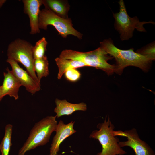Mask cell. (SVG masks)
Wrapping results in <instances>:
<instances>
[{
    "mask_svg": "<svg viewBox=\"0 0 155 155\" xmlns=\"http://www.w3.org/2000/svg\"><path fill=\"white\" fill-rule=\"evenodd\" d=\"M100 46L116 61L115 72L121 74L124 69L128 66L138 67L142 70L147 71L152 61L146 57L134 51L132 48L127 50H121L116 47L110 38L100 42Z\"/></svg>",
    "mask_w": 155,
    "mask_h": 155,
    "instance_id": "obj_1",
    "label": "cell"
},
{
    "mask_svg": "<svg viewBox=\"0 0 155 155\" xmlns=\"http://www.w3.org/2000/svg\"><path fill=\"white\" fill-rule=\"evenodd\" d=\"M59 57L67 59L78 61L84 63L87 66L94 67L104 71L108 75L115 72V65L109 64L108 61L113 58L101 46L89 52H83L65 49L62 51Z\"/></svg>",
    "mask_w": 155,
    "mask_h": 155,
    "instance_id": "obj_2",
    "label": "cell"
},
{
    "mask_svg": "<svg viewBox=\"0 0 155 155\" xmlns=\"http://www.w3.org/2000/svg\"><path fill=\"white\" fill-rule=\"evenodd\" d=\"M56 117V116H47L36 123L18 155H24L28 151L48 143L51 134L55 131L57 124Z\"/></svg>",
    "mask_w": 155,
    "mask_h": 155,
    "instance_id": "obj_3",
    "label": "cell"
},
{
    "mask_svg": "<svg viewBox=\"0 0 155 155\" xmlns=\"http://www.w3.org/2000/svg\"><path fill=\"white\" fill-rule=\"evenodd\" d=\"M106 118L98 124V130L93 131L89 137L98 140L102 146L101 151L96 155H124L127 152L120 147L119 139L114 134L115 127L109 118Z\"/></svg>",
    "mask_w": 155,
    "mask_h": 155,
    "instance_id": "obj_4",
    "label": "cell"
},
{
    "mask_svg": "<svg viewBox=\"0 0 155 155\" xmlns=\"http://www.w3.org/2000/svg\"><path fill=\"white\" fill-rule=\"evenodd\" d=\"M34 46L24 40L18 38L11 42L7 49L8 59L22 64L27 72L40 85L34 69Z\"/></svg>",
    "mask_w": 155,
    "mask_h": 155,
    "instance_id": "obj_5",
    "label": "cell"
},
{
    "mask_svg": "<svg viewBox=\"0 0 155 155\" xmlns=\"http://www.w3.org/2000/svg\"><path fill=\"white\" fill-rule=\"evenodd\" d=\"M119 11L113 13L115 19L114 27L120 34L121 40H127L132 37L135 29L141 32H146L143 27L146 24H154L152 21L141 22L137 17H130L128 14L124 1L120 0L119 2Z\"/></svg>",
    "mask_w": 155,
    "mask_h": 155,
    "instance_id": "obj_6",
    "label": "cell"
},
{
    "mask_svg": "<svg viewBox=\"0 0 155 155\" xmlns=\"http://www.w3.org/2000/svg\"><path fill=\"white\" fill-rule=\"evenodd\" d=\"M38 25L39 29L44 30H46L49 25L53 26L59 34L63 38H66L68 35H72L80 39L82 38V34L73 27L70 18H61L46 8L40 10Z\"/></svg>",
    "mask_w": 155,
    "mask_h": 155,
    "instance_id": "obj_7",
    "label": "cell"
},
{
    "mask_svg": "<svg viewBox=\"0 0 155 155\" xmlns=\"http://www.w3.org/2000/svg\"><path fill=\"white\" fill-rule=\"evenodd\" d=\"M115 136H121L127 137L125 141H119V144L121 148L127 146L134 150L135 155H155L154 151L145 142L140 138L136 129L123 131L121 130L114 131Z\"/></svg>",
    "mask_w": 155,
    "mask_h": 155,
    "instance_id": "obj_8",
    "label": "cell"
},
{
    "mask_svg": "<svg viewBox=\"0 0 155 155\" xmlns=\"http://www.w3.org/2000/svg\"><path fill=\"white\" fill-rule=\"evenodd\" d=\"M75 121L67 124L60 120L55 130L56 134L53 137L50 148L49 155H58L61 144L67 138L75 133L73 128Z\"/></svg>",
    "mask_w": 155,
    "mask_h": 155,
    "instance_id": "obj_9",
    "label": "cell"
},
{
    "mask_svg": "<svg viewBox=\"0 0 155 155\" xmlns=\"http://www.w3.org/2000/svg\"><path fill=\"white\" fill-rule=\"evenodd\" d=\"M7 62L12 68V73L19 80L22 86H24L26 90L32 94H34L40 89V85L38 83L28 74L14 60L7 59Z\"/></svg>",
    "mask_w": 155,
    "mask_h": 155,
    "instance_id": "obj_10",
    "label": "cell"
},
{
    "mask_svg": "<svg viewBox=\"0 0 155 155\" xmlns=\"http://www.w3.org/2000/svg\"><path fill=\"white\" fill-rule=\"evenodd\" d=\"M24 13L29 18L31 30L30 33L34 34L40 32L38 25L40 7L42 4V0H24Z\"/></svg>",
    "mask_w": 155,
    "mask_h": 155,
    "instance_id": "obj_11",
    "label": "cell"
},
{
    "mask_svg": "<svg viewBox=\"0 0 155 155\" xmlns=\"http://www.w3.org/2000/svg\"><path fill=\"white\" fill-rule=\"evenodd\" d=\"M7 72H4V78L3 84L0 86L1 93L0 101L5 96L8 95L13 97L15 100L18 98V92L21 83L14 76L11 71L8 67L6 69Z\"/></svg>",
    "mask_w": 155,
    "mask_h": 155,
    "instance_id": "obj_12",
    "label": "cell"
},
{
    "mask_svg": "<svg viewBox=\"0 0 155 155\" xmlns=\"http://www.w3.org/2000/svg\"><path fill=\"white\" fill-rule=\"evenodd\" d=\"M55 102L56 106L54 109L57 118L65 115H71L76 111H86L87 109V106L84 102L77 104L70 103L65 99L60 100L56 98Z\"/></svg>",
    "mask_w": 155,
    "mask_h": 155,
    "instance_id": "obj_13",
    "label": "cell"
},
{
    "mask_svg": "<svg viewBox=\"0 0 155 155\" xmlns=\"http://www.w3.org/2000/svg\"><path fill=\"white\" fill-rule=\"evenodd\" d=\"M45 8L48 9L57 15L64 18H68V13L69 9L68 4L58 0H42Z\"/></svg>",
    "mask_w": 155,
    "mask_h": 155,
    "instance_id": "obj_14",
    "label": "cell"
},
{
    "mask_svg": "<svg viewBox=\"0 0 155 155\" xmlns=\"http://www.w3.org/2000/svg\"><path fill=\"white\" fill-rule=\"evenodd\" d=\"M59 69L57 78L61 79L63 75L69 69L87 66L84 63L78 61L67 59L59 57L55 59Z\"/></svg>",
    "mask_w": 155,
    "mask_h": 155,
    "instance_id": "obj_15",
    "label": "cell"
},
{
    "mask_svg": "<svg viewBox=\"0 0 155 155\" xmlns=\"http://www.w3.org/2000/svg\"><path fill=\"white\" fill-rule=\"evenodd\" d=\"M34 69L37 73V76L39 82H40L41 79L46 77L49 75V63L46 56L44 55L42 57L34 59Z\"/></svg>",
    "mask_w": 155,
    "mask_h": 155,
    "instance_id": "obj_16",
    "label": "cell"
},
{
    "mask_svg": "<svg viewBox=\"0 0 155 155\" xmlns=\"http://www.w3.org/2000/svg\"><path fill=\"white\" fill-rule=\"evenodd\" d=\"M13 131V126L8 124L5 127V133L0 144V150L2 155H9L12 145L11 136Z\"/></svg>",
    "mask_w": 155,
    "mask_h": 155,
    "instance_id": "obj_17",
    "label": "cell"
},
{
    "mask_svg": "<svg viewBox=\"0 0 155 155\" xmlns=\"http://www.w3.org/2000/svg\"><path fill=\"white\" fill-rule=\"evenodd\" d=\"M47 44V42L45 38L44 37L36 42L33 49L34 59L41 58L45 55Z\"/></svg>",
    "mask_w": 155,
    "mask_h": 155,
    "instance_id": "obj_18",
    "label": "cell"
},
{
    "mask_svg": "<svg viewBox=\"0 0 155 155\" xmlns=\"http://www.w3.org/2000/svg\"><path fill=\"white\" fill-rule=\"evenodd\" d=\"M155 42L151 43L137 50L136 52L145 56L150 61L155 59Z\"/></svg>",
    "mask_w": 155,
    "mask_h": 155,
    "instance_id": "obj_19",
    "label": "cell"
},
{
    "mask_svg": "<svg viewBox=\"0 0 155 155\" xmlns=\"http://www.w3.org/2000/svg\"><path fill=\"white\" fill-rule=\"evenodd\" d=\"M64 74L66 79L71 82L78 81L80 78L81 75L80 72L75 69H69Z\"/></svg>",
    "mask_w": 155,
    "mask_h": 155,
    "instance_id": "obj_20",
    "label": "cell"
},
{
    "mask_svg": "<svg viewBox=\"0 0 155 155\" xmlns=\"http://www.w3.org/2000/svg\"><path fill=\"white\" fill-rule=\"evenodd\" d=\"M6 1V0H0V8L2 7Z\"/></svg>",
    "mask_w": 155,
    "mask_h": 155,
    "instance_id": "obj_21",
    "label": "cell"
},
{
    "mask_svg": "<svg viewBox=\"0 0 155 155\" xmlns=\"http://www.w3.org/2000/svg\"><path fill=\"white\" fill-rule=\"evenodd\" d=\"M1 87H0V94H1Z\"/></svg>",
    "mask_w": 155,
    "mask_h": 155,
    "instance_id": "obj_22",
    "label": "cell"
}]
</instances>
